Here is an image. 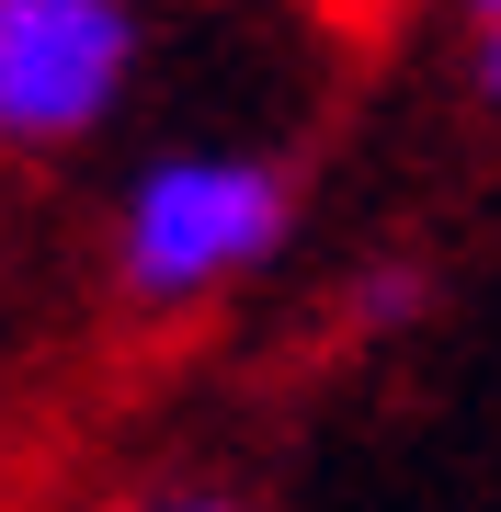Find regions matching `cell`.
<instances>
[{"label":"cell","instance_id":"1","mask_svg":"<svg viewBox=\"0 0 501 512\" xmlns=\"http://www.w3.org/2000/svg\"><path fill=\"white\" fill-rule=\"evenodd\" d=\"M297 217H308V183L274 148H160L114 194V239H103L114 296L137 319H194L240 296L251 274H274Z\"/></svg>","mask_w":501,"mask_h":512},{"label":"cell","instance_id":"2","mask_svg":"<svg viewBox=\"0 0 501 512\" xmlns=\"http://www.w3.org/2000/svg\"><path fill=\"white\" fill-rule=\"evenodd\" d=\"M137 92V0H0V148L57 160Z\"/></svg>","mask_w":501,"mask_h":512},{"label":"cell","instance_id":"3","mask_svg":"<svg viewBox=\"0 0 501 512\" xmlns=\"http://www.w3.org/2000/svg\"><path fill=\"white\" fill-rule=\"evenodd\" d=\"M433 296H445V274H433L422 251H376L365 274L342 285V330H353V342H399V330L433 319Z\"/></svg>","mask_w":501,"mask_h":512},{"label":"cell","instance_id":"4","mask_svg":"<svg viewBox=\"0 0 501 512\" xmlns=\"http://www.w3.org/2000/svg\"><path fill=\"white\" fill-rule=\"evenodd\" d=\"M456 80H467V103H479V114H501V12L456 35Z\"/></svg>","mask_w":501,"mask_h":512},{"label":"cell","instance_id":"5","mask_svg":"<svg viewBox=\"0 0 501 512\" xmlns=\"http://www.w3.org/2000/svg\"><path fill=\"white\" fill-rule=\"evenodd\" d=\"M114 512H251V501L217 490V478H171V490H126Z\"/></svg>","mask_w":501,"mask_h":512},{"label":"cell","instance_id":"6","mask_svg":"<svg viewBox=\"0 0 501 512\" xmlns=\"http://www.w3.org/2000/svg\"><path fill=\"white\" fill-rule=\"evenodd\" d=\"M445 12H456V35H467V23H490V12H501V0H445Z\"/></svg>","mask_w":501,"mask_h":512}]
</instances>
